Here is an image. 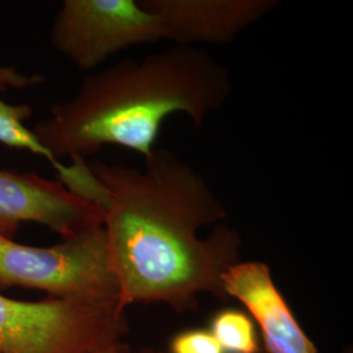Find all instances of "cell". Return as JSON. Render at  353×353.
<instances>
[{"instance_id": "obj_7", "label": "cell", "mask_w": 353, "mask_h": 353, "mask_svg": "<svg viewBox=\"0 0 353 353\" xmlns=\"http://www.w3.org/2000/svg\"><path fill=\"white\" fill-rule=\"evenodd\" d=\"M173 45H228L278 7V0H143Z\"/></svg>"}, {"instance_id": "obj_2", "label": "cell", "mask_w": 353, "mask_h": 353, "mask_svg": "<svg viewBox=\"0 0 353 353\" xmlns=\"http://www.w3.org/2000/svg\"><path fill=\"white\" fill-rule=\"evenodd\" d=\"M232 90L227 68L207 51L173 45L87 76L75 96L54 103L33 132L57 161L85 160L103 145L147 159L168 117L185 114L199 128Z\"/></svg>"}, {"instance_id": "obj_12", "label": "cell", "mask_w": 353, "mask_h": 353, "mask_svg": "<svg viewBox=\"0 0 353 353\" xmlns=\"http://www.w3.org/2000/svg\"><path fill=\"white\" fill-rule=\"evenodd\" d=\"M93 353H131L130 351H127L126 347L122 344V341H119V343H113V344H109V345H105V347H102L100 350H97L96 352ZM137 353H166L163 352V351H154V350H152V348H145V350H143V351H140V352Z\"/></svg>"}, {"instance_id": "obj_6", "label": "cell", "mask_w": 353, "mask_h": 353, "mask_svg": "<svg viewBox=\"0 0 353 353\" xmlns=\"http://www.w3.org/2000/svg\"><path fill=\"white\" fill-rule=\"evenodd\" d=\"M100 204L36 172L0 170V236L12 239L21 223L50 228L63 239L103 225Z\"/></svg>"}, {"instance_id": "obj_13", "label": "cell", "mask_w": 353, "mask_h": 353, "mask_svg": "<svg viewBox=\"0 0 353 353\" xmlns=\"http://www.w3.org/2000/svg\"><path fill=\"white\" fill-rule=\"evenodd\" d=\"M259 353H265V350H263V348H262V351H261V352H259Z\"/></svg>"}, {"instance_id": "obj_3", "label": "cell", "mask_w": 353, "mask_h": 353, "mask_svg": "<svg viewBox=\"0 0 353 353\" xmlns=\"http://www.w3.org/2000/svg\"><path fill=\"white\" fill-rule=\"evenodd\" d=\"M125 312L115 301H21L0 294V353L96 352L122 341Z\"/></svg>"}, {"instance_id": "obj_10", "label": "cell", "mask_w": 353, "mask_h": 353, "mask_svg": "<svg viewBox=\"0 0 353 353\" xmlns=\"http://www.w3.org/2000/svg\"><path fill=\"white\" fill-rule=\"evenodd\" d=\"M225 353H259L262 345L256 326L245 310L224 307L211 316L210 327Z\"/></svg>"}, {"instance_id": "obj_5", "label": "cell", "mask_w": 353, "mask_h": 353, "mask_svg": "<svg viewBox=\"0 0 353 353\" xmlns=\"http://www.w3.org/2000/svg\"><path fill=\"white\" fill-rule=\"evenodd\" d=\"M161 41L159 16L138 0H64L51 26L52 49L83 71L117 52Z\"/></svg>"}, {"instance_id": "obj_4", "label": "cell", "mask_w": 353, "mask_h": 353, "mask_svg": "<svg viewBox=\"0 0 353 353\" xmlns=\"http://www.w3.org/2000/svg\"><path fill=\"white\" fill-rule=\"evenodd\" d=\"M10 287L42 290L57 299L119 303L103 227L49 248L28 246L0 236V288Z\"/></svg>"}, {"instance_id": "obj_1", "label": "cell", "mask_w": 353, "mask_h": 353, "mask_svg": "<svg viewBox=\"0 0 353 353\" xmlns=\"http://www.w3.org/2000/svg\"><path fill=\"white\" fill-rule=\"evenodd\" d=\"M102 190L103 230L122 309L164 303L194 310L198 296L227 299L221 279L241 259L242 239L199 172L154 148L144 169L88 163Z\"/></svg>"}, {"instance_id": "obj_9", "label": "cell", "mask_w": 353, "mask_h": 353, "mask_svg": "<svg viewBox=\"0 0 353 353\" xmlns=\"http://www.w3.org/2000/svg\"><path fill=\"white\" fill-rule=\"evenodd\" d=\"M45 77L38 74L28 75L20 72L13 65L0 64V90L4 89H26L43 83ZM33 115V109L29 105H11L0 99V143L19 150H26L41 156L52 165L58 172L59 181L67 189L75 183L79 176V168L76 163L64 165L57 161L50 152L48 151L37 139L34 132L26 126V122Z\"/></svg>"}, {"instance_id": "obj_11", "label": "cell", "mask_w": 353, "mask_h": 353, "mask_svg": "<svg viewBox=\"0 0 353 353\" xmlns=\"http://www.w3.org/2000/svg\"><path fill=\"white\" fill-rule=\"evenodd\" d=\"M166 353H225L208 328H186L172 336Z\"/></svg>"}, {"instance_id": "obj_8", "label": "cell", "mask_w": 353, "mask_h": 353, "mask_svg": "<svg viewBox=\"0 0 353 353\" xmlns=\"http://www.w3.org/2000/svg\"><path fill=\"white\" fill-rule=\"evenodd\" d=\"M225 297L239 300L258 323L265 353H319L279 290L270 265L240 261L221 279Z\"/></svg>"}]
</instances>
